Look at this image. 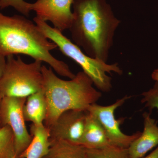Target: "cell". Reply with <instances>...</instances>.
<instances>
[{
  "instance_id": "1",
  "label": "cell",
  "mask_w": 158,
  "mask_h": 158,
  "mask_svg": "<svg viewBox=\"0 0 158 158\" xmlns=\"http://www.w3.org/2000/svg\"><path fill=\"white\" fill-rule=\"evenodd\" d=\"M69 30L75 44L94 59L107 62L120 21L106 0H73Z\"/></svg>"
},
{
  "instance_id": "2",
  "label": "cell",
  "mask_w": 158,
  "mask_h": 158,
  "mask_svg": "<svg viewBox=\"0 0 158 158\" xmlns=\"http://www.w3.org/2000/svg\"><path fill=\"white\" fill-rule=\"evenodd\" d=\"M48 39L35 23L25 16H7L0 12V55H27L47 63L59 75L73 79L76 75L68 65L51 54L58 47Z\"/></svg>"
},
{
  "instance_id": "3",
  "label": "cell",
  "mask_w": 158,
  "mask_h": 158,
  "mask_svg": "<svg viewBox=\"0 0 158 158\" xmlns=\"http://www.w3.org/2000/svg\"><path fill=\"white\" fill-rule=\"evenodd\" d=\"M43 89L47 104L44 126L48 129L59 116L66 111H87L102 97L101 92L93 87L91 79L83 71L73 79L62 80L57 76L51 67L42 65Z\"/></svg>"
},
{
  "instance_id": "4",
  "label": "cell",
  "mask_w": 158,
  "mask_h": 158,
  "mask_svg": "<svg viewBox=\"0 0 158 158\" xmlns=\"http://www.w3.org/2000/svg\"><path fill=\"white\" fill-rule=\"evenodd\" d=\"M34 21L46 37L56 44L63 55L73 59L81 67L83 71L91 79L98 89L102 92L110 91L112 88V79L107 74L123 73L117 63L109 64L89 56L61 31L36 17L34 18Z\"/></svg>"
},
{
  "instance_id": "5",
  "label": "cell",
  "mask_w": 158,
  "mask_h": 158,
  "mask_svg": "<svg viewBox=\"0 0 158 158\" xmlns=\"http://www.w3.org/2000/svg\"><path fill=\"white\" fill-rule=\"evenodd\" d=\"M42 63L34 60L26 63L20 57L15 58L14 55L6 57V71L0 81V96L27 98L42 90Z\"/></svg>"
},
{
  "instance_id": "6",
  "label": "cell",
  "mask_w": 158,
  "mask_h": 158,
  "mask_svg": "<svg viewBox=\"0 0 158 158\" xmlns=\"http://www.w3.org/2000/svg\"><path fill=\"white\" fill-rule=\"evenodd\" d=\"M131 96L126 95L114 103L103 106L96 103L90 105L87 111L98 120L104 129L111 144L117 147L128 148L134 140L140 136L141 132H137L132 135H127L120 129V125L124 119L115 118L116 109L122 106Z\"/></svg>"
},
{
  "instance_id": "7",
  "label": "cell",
  "mask_w": 158,
  "mask_h": 158,
  "mask_svg": "<svg viewBox=\"0 0 158 158\" xmlns=\"http://www.w3.org/2000/svg\"><path fill=\"white\" fill-rule=\"evenodd\" d=\"M26 98L4 97L2 102L3 125L4 126H9L13 132L18 158L27 148L32 140V136L27 129L23 114Z\"/></svg>"
},
{
  "instance_id": "8",
  "label": "cell",
  "mask_w": 158,
  "mask_h": 158,
  "mask_svg": "<svg viewBox=\"0 0 158 158\" xmlns=\"http://www.w3.org/2000/svg\"><path fill=\"white\" fill-rule=\"evenodd\" d=\"M88 112L70 110L62 113L48 129L50 141H64L81 145Z\"/></svg>"
},
{
  "instance_id": "9",
  "label": "cell",
  "mask_w": 158,
  "mask_h": 158,
  "mask_svg": "<svg viewBox=\"0 0 158 158\" xmlns=\"http://www.w3.org/2000/svg\"><path fill=\"white\" fill-rule=\"evenodd\" d=\"M73 0H37L31 3V11L36 12L38 19L49 21L54 27L63 32L69 29L73 20L72 5Z\"/></svg>"
},
{
  "instance_id": "10",
  "label": "cell",
  "mask_w": 158,
  "mask_h": 158,
  "mask_svg": "<svg viewBox=\"0 0 158 158\" xmlns=\"http://www.w3.org/2000/svg\"><path fill=\"white\" fill-rule=\"evenodd\" d=\"M144 129L140 136L132 142L128 149L130 158H141L158 146V126L151 114H143Z\"/></svg>"
},
{
  "instance_id": "11",
  "label": "cell",
  "mask_w": 158,
  "mask_h": 158,
  "mask_svg": "<svg viewBox=\"0 0 158 158\" xmlns=\"http://www.w3.org/2000/svg\"><path fill=\"white\" fill-rule=\"evenodd\" d=\"M32 136L31 144L19 158H43L48 152L51 143L49 132L44 124H32L30 127Z\"/></svg>"
},
{
  "instance_id": "12",
  "label": "cell",
  "mask_w": 158,
  "mask_h": 158,
  "mask_svg": "<svg viewBox=\"0 0 158 158\" xmlns=\"http://www.w3.org/2000/svg\"><path fill=\"white\" fill-rule=\"evenodd\" d=\"M81 145L86 149H98L112 145L101 124L88 112Z\"/></svg>"
},
{
  "instance_id": "13",
  "label": "cell",
  "mask_w": 158,
  "mask_h": 158,
  "mask_svg": "<svg viewBox=\"0 0 158 158\" xmlns=\"http://www.w3.org/2000/svg\"><path fill=\"white\" fill-rule=\"evenodd\" d=\"M26 121L32 124H44L47 114V104L43 89L31 94L26 98L23 108Z\"/></svg>"
},
{
  "instance_id": "14",
  "label": "cell",
  "mask_w": 158,
  "mask_h": 158,
  "mask_svg": "<svg viewBox=\"0 0 158 158\" xmlns=\"http://www.w3.org/2000/svg\"><path fill=\"white\" fill-rule=\"evenodd\" d=\"M48 152L43 158H87L84 146L64 141L51 142Z\"/></svg>"
},
{
  "instance_id": "15",
  "label": "cell",
  "mask_w": 158,
  "mask_h": 158,
  "mask_svg": "<svg viewBox=\"0 0 158 158\" xmlns=\"http://www.w3.org/2000/svg\"><path fill=\"white\" fill-rule=\"evenodd\" d=\"M0 158H18L14 134L8 125L0 128Z\"/></svg>"
},
{
  "instance_id": "16",
  "label": "cell",
  "mask_w": 158,
  "mask_h": 158,
  "mask_svg": "<svg viewBox=\"0 0 158 158\" xmlns=\"http://www.w3.org/2000/svg\"><path fill=\"white\" fill-rule=\"evenodd\" d=\"M87 158H130L127 148L111 145L98 149H86Z\"/></svg>"
},
{
  "instance_id": "17",
  "label": "cell",
  "mask_w": 158,
  "mask_h": 158,
  "mask_svg": "<svg viewBox=\"0 0 158 158\" xmlns=\"http://www.w3.org/2000/svg\"><path fill=\"white\" fill-rule=\"evenodd\" d=\"M141 96V103L144 104L145 107L150 111L154 109L158 111V82H155L152 88L143 92Z\"/></svg>"
},
{
  "instance_id": "18",
  "label": "cell",
  "mask_w": 158,
  "mask_h": 158,
  "mask_svg": "<svg viewBox=\"0 0 158 158\" xmlns=\"http://www.w3.org/2000/svg\"><path fill=\"white\" fill-rule=\"evenodd\" d=\"M31 3L24 0H0V9L11 6L23 15L28 17L31 12Z\"/></svg>"
},
{
  "instance_id": "19",
  "label": "cell",
  "mask_w": 158,
  "mask_h": 158,
  "mask_svg": "<svg viewBox=\"0 0 158 158\" xmlns=\"http://www.w3.org/2000/svg\"><path fill=\"white\" fill-rule=\"evenodd\" d=\"M6 67V57L0 55V81L5 74Z\"/></svg>"
},
{
  "instance_id": "20",
  "label": "cell",
  "mask_w": 158,
  "mask_h": 158,
  "mask_svg": "<svg viewBox=\"0 0 158 158\" xmlns=\"http://www.w3.org/2000/svg\"><path fill=\"white\" fill-rule=\"evenodd\" d=\"M141 158H158V146L149 154Z\"/></svg>"
},
{
  "instance_id": "21",
  "label": "cell",
  "mask_w": 158,
  "mask_h": 158,
  "mask_svg": "<svg viewBox=\"0 0 158 158\" xmlns=\"http://www.w3.org/2000/svg\"><path fill=\"white\" fill-rule=\"evenodd\" d=\"M152 78L155 81V82H158V68L156 69L152 72L151 75Z\"/></svg>"
},
{
  "instance_id": "22",
  "label": "cell",
  "mask_w": 158,
  "mask_h": 158,
  "mask_svg": "<svg viewBox=\"0 0 158 158\" xmlns=\"http://www.w3.org/2000/svg\"><path fill=\"white\" fill-rule=\"evenodd\" d=\"M2 98L0 96V128L3 127V126L2 123V112H1V108H2Z\"/></svg>"
}]
</instances>
